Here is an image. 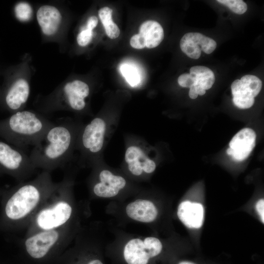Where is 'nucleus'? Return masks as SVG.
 <instances>
[{"mask_svg":"<svg viewBox=\"0 0 264 264\" xmlns=\"http://www.w3.org/2000/svg\"><path fill=\"white\" fill-rule=\"evenodd\" d=\"M120 70L131 86L134 87L139 83L140 77L135 67L127 64H124L121 66Z\"/></svg>","mask_w":264,"mask_h":264,"instance_id":"nucleus-22","label":"nucleus"},{"mask_svg":"<svg viewBox=\"0 0 264 264\" xmlns=\"http://www.w3.org/2000/svg\"><path fill=\"white\" fill-rule=\"evenodd\" d=\"M34 167L25 151L0 138V170L19 174L26 172Z\"/></svg>","mask_w":264,"mask_h":264,"instance_id":"nucleus-7","label":"nucleus"},{"mask_svg":"<svg viewBox=\"0 0 264 264\" xmlns=\"http://www.w3.org/2000/svg\"><path fill=\"white\" fill-rule=\"evenodd\" d=\"M189 96L192 99H195L198 97V95L196 91L195 86H193L190 88Z\"/></svg>","mask_w":264,"mask_h":264,"instance_id":"nucleus-32","label":"nucleus"},{"mask_svg":"<svg viewBox=\"0 0 264 264\" xmlns=\"http://www.w3.org/2000/svg\"><path fill=\"white\" fill-rule=\"evenodd\" d=\"M130 44L134 48L142 49L146 47V41L143 37L138 33L131 38Z\"/></svg>","mask_w":264,"mask_h":264,"instance_id":"nucleus-29","label":"nucleus"},{"mask_svg":"<svg viewBox=\"0 0 264 264\" xmlns=\"http://www.w3.org/2000/svg\"><path fill=\"white\" fill-rule=\"evenodd\" d=\"M217 1L226 6L237 14H242L247 9V4L242 0H218Z\"/></svg>","mask_w":264,"mask_h":264,"instance_id":"nucleus-23","label":"nucleus"},{"mask_svg":"<svg viewBox=\"0 0 264 264\" xmlns=\"http://www.w3.org/2000/svg\"><path fill=\"white\" fill-rule=\"evenodd\" d=\"M15 77L1 95V103L11 114L25 109L30 94L33 72L31 58L25 55L18 65Z\"/></svg>","mask_w":264,"mask_h":264,"instance_id":"nucleus-4","label":"nucleus"},{"mask_svg":"<svg viewBox=\"0 0 264 264\" xmlns=\"http://www.w3.org/2000/svg\"><path fill=\"white\" fill-rule=\"evenodd\" d=\"M105 256V254L103 255L102 252H99L89 260L84 261L82 264H106Z\"/></svg>","mask_w":264,"mask_h":264,"instance_id":"nucleus-30","label":"nucleus"},{"mask_svg":"<svg viewBox=\"0 0 264 264\" xmlns=\"http://www.w3.org/2000/svg\"><path fill=\"white\" fill-rule=\"evenodd\" d=\"M90 94L89 85L84 81L67 80L52 92L39 96L35 103L37 111L41 113L72 110L81 111L86 107V100Z\"/></svg>","mask_w":264,"mask_h":264,"instance_id":"nucleus-3","label":"nucleus"},{"mask_svg":"<svg viewBox=\"0 0 264 264\" xmlns=\"http://www.w3.org/2000/svg\"><path fill=\"white\" fill-rule=\"evenodd\" d=\"M180 220L187 227L199 228L204 220V208L199 203L184 201L178 205L177 211Z\"/></svg>","mask_w":264,"mask_h":264,"instance_id":"nucleus-15","label":"nucleus"},{"mask_svg":"<svg viewBox=\"0 0 264 264\" xmlns=\"http://www.w3.org/2000/svg\"><path fill=\"white\" fill-rule=\"evenodd\" d=\"M262 87L261 80L257 76L246 75L235 80L231 88L233 98H255Z\"/></svg>","mask_w":264,"mask_h":264,"instance_id":"nucleus-16","label":"nucleus"},{"mask_svg":"<svg viewBox=\"0 0 264 264\" xmlns=\"http://www.w3.org/2000/svg\"><path fill=\"white\" fill-rule=\"evenodd\" d=\"M39 187L29 183L20 187L8 199L6 206L7 216L12 220L21 219L30 212L40 200Z\"/></svg>","mask_w":264,"mask_h":264,"instance_id":"nucleus-6","label":"nucleus"},{"mask_svg":"<svg viewBox=\"0 0 264 264\" xmlns=\"http://www.w3.org/2000/svg\"><path fill=\"white\" fill-rule=\"evenodd\" d=\"M190 74L195 79V85L199 86L205 90L211 88L215 81L213 72L204 66H192L190 69Z\"/></svg>","mask_w":264,"mask_h":264,"instance_id":"nucleus-19","label":"nucleus"},{"mask_svg":"<svg viewBox=\"0 0 264 264\" xmlns=\"http://www.w3.org/2000/svg\"><path fill=\"white\" fill-rule=\"evenodd\" d=\"M36 18L43 40L45 42H62L65 17L62 8L51 4L39 6Z\"/></svg>","mask_w":264,"mask_h":264,"instance_id":"nucleus-5","label":"nucleus"},{"mask_svg":"<svg viewBox=\"0 0 264 264\" xmlns=\"http://www.w3.org/2000/svg\"><path fill=\"white\" fill-rule=\"evenodd\" d=\"M205 36L197 32L186 33L180 41L182 51L193 59H198L201 55L202 45Z\"/></svg>","mask_w":264,"mask_h":264,"instance_id":"nucleus-18","label":"nucleus"},{"mask_svg":"<svg viewBox=\"0 0 264 264\" xmlns=\"http://www.w3.org/2000/svg\"><path fill=\"white\" fill-rule=\"evenodd\" d=\"M256 138L255 132L250 128H243L238 132L229 144L233 159L237 161L246 159L255 146Z\"/></svg>","mask_w":264,"mask_h":264,"instance_id":"nucleus-12","label":"nucleus"},{"mask_svg":"<svg viewBox=\"0 0 264 264\" xmlns=\"http://www.w3.org/2000/svg\"><path fill=\"white\" fill-rule=\"evenodd\" d=\"M233 102L235 106L241 109H246L251 107L254 102V98H233Z\"/></svg>","mask_w":264,"mask_h":264,"instance_id":"nucleus-26","label":"nucleus"},{"mask_svg":"<svg viewBox=\"0 0 264 264\" xmlns=\"http://www.w3.org/2000/svg\"><path fill=\"white\" fill-rule=\"evenodd\" d=\"M264 200L261 199L258 200L256 204V209L259 214L261 221L264 223Z\"/></svg>","mask_w":264,"mask_h":264,"instance_id":"nucleus-31","label":"nucleus"},{"mask_svg":"<svg viewBox=\"0 0 264 264\" xmlns=\"http://www.w3.org/2000/svg\"><path fill=\"white\" fill-rule=\"evenodd\" d=\"M74 129L66 120L54 123L32 147L30 158L34 167L51 169L67 160L74 142Z\"/></svg>","mask_w":264,"mask_h":264,"instance_id":"nucleus-1","label":"nucleus"},{"mask_svg":"<svg viewBox=\"0 0 264 264\" xmlns=\"http://www.w3.org/2000/svg\"><path fill=\"white\" fill-rule=\"evenodd\" d=\"M14 12L16 19L22 22H29L33 17V7L25 1L18 2L14 6Z\"/></svg>","mask_w":264,"mask_h":264,"instance_id":"nucleus-20","label":"nucleus"},{"mask_svg":"<svg viewBox=\"0 0 264 264\" xmlns=\"http://www.w3.org/2000/svg\"><path fill=\"white\" fill-rule=\"evenodd\" d=\"M195 88L198 95H203L206 93V90L198 85H195Z\"/></svg>","mask_w":264,"mask_h":264,"instance_id":"nucleus-33","label":"nucleus"},{"mask_svg":"<svg viewBox=\"0 0 264 264\" xmlns=\"http://www.w3.org/2000/svg\"><path fill=\"white\" fill-rule=\"evenodd\" d=\"M99 180V182L94 185L93 192L97 197L104 198L115 197L126 184L124 177L107 170L100 172Z\"/></svg>","mask_w":264,"mask_h":264,"instance_id":"nucleus-11","label":"nucleus"},{"mask_svg":"<svg viewBox=\"0 0 264 264\" xmlns=\"http://www.w3.org/2000/svg\"><path fill=\"white\" fill-rule=\"evenodd\" d=\"M178 83L182 87L190 88L195 85L196 81L190 73H183L178 77Z\"/></svg>","mask_w":264,"mask_h":264,"instance_id":"nucleus-25","label":"nucleus"},{"mask_svg":"<svg viewBox=\"0 0 264 264\" xmlns=\"http://www.w3.org/2000/svg\"><path fill=\"white\" fill-rule=\"evenodd\" d=\"M226 153H227L228 155L231 156V155L232 154V151L230 148H228L227 149Z\"/></svg>","mask_w":264,"mask_h":264,"instance_id":"nucleus-35","label":"nucleus"},{"mask_svg":"<svg viewBox=\"0 0 264 264\" xmlns=\"http://www.w3.org/2000/svg\"><path fill=\"white\" fill-rule=\"evenodd\" d=\"M93 35V29L89 28L85 24L81 27L76 36L77 44L82 47L87 46L91 42Z\"/></svg>","mask_w":264,"mask_h":264,"instance_id":"nucleus-21","label":"nucleus"},{"mask_svg":"<svg viewBox=\"0 0 264 264\" xmlns=\"http://www.w3.org/2000/svg\"><path fill=\"white\" fill-rule=\"evenodd\" d=\"M124 213L128 219L133 221L148 224L156 219L158 211L152 201L137 198L126 204Z\"/></svg>","mask_w":264,"mask_h":264,"instance_id":"nucleus-8","label":"nucleus"},{"mask_svg":"<svg viewBox=\"0 0 264 264\" xmlns=\"http://www.w3.org/2000/svg\"><path fill=\"white\" fill-rule=\"evenodd\" d=\"M125 159L129 170L134 176H140L143 172L152 173L156 168L155 162L147 157L142 150L136 146H131L127 149Z\"/></svg>","mask_w":264,"mask_h":264,"instance_id":"nucleus-14","label":"nucleus"},{"mask_svg":"<svg viewBox=\"0 0 264 264\" xmlns=\"http://www.w3.org/2000/svg\"><path fill=\"white\" fill-rule=\"evenodd\" d=\"M112 10L108 7H104L98 11V15L103 24L105 25L112 21Z\"/></svg>","mask_w":264,"mask_h":264,"instance_id":"nucleus-27","label":"nucleus"},{"mask_svg":"<svg viewBox=\"0 0 264 264\" xmlns=\"http://www.w3.org/2000/svg\"><path fill=\"white\" fill-rule=\"evenodd\" d=\"M53 124L42 113L24 109L0 120V138L25 151L36 145Z\"/></svg>","mask_w":264,"mask_h":264,"instance_id":"nucleus-2","label":"nucleus"},{"mask_svg":"<svg viewBox=\"0 0 264 264\" xmlns=\"http://www.w3.org/2000/svg\"><path fill=\"white\" fill-rule=\"evenodd\" d=\"M139 34L146 41V47L152 48L157 46L164 38V31L161 25L154 21L144 22L139 28Z\"/></svg>","mask_w":264,"mask_h":264,"instance_id":"nucleus-17","label":"nucleus"},{"mask_svg":"<svg viewBox=\"0 0 264 264\" xmlns=\"http://www.w3.org/2000/svg\"><path fill=\"white\" fill-rule=\"evenodd\" d=\"M177 264H196L193 263L192 262H189V261H181L178 263Z\"/></svg>","mask_w":264,"mask_h":264,"instance_id":"nucleus-34","label":"nucleus"},{"mask_svg":"<svg viewBox=\"0 0 264 264\" xmlns=\"http://www.w3.org/2000/svg\"><path fill=\"white\" fill-rule=\"evenodd\" d=\"M105 130L106 124L102 119H92L82 132L81 144L83 148L90 153L99 152L103 145Z\"/></svg>","mask_w":264,"mask_h":264,"instance_id":"nucleus-10","label":"nucleus"},{"mask_svg":"<svg viewBox=\"0 0 264 264\" xmlns=\"http://www.w3.org/2000/svg\"><path fill=\"white\" fill-rule=\"evenodd\" d=\"M217 47V43L215 40L208 37H205L203 44L200 47L201 51L207 54L211 53Z\"/></svg>","mask_w":264,"mask_h":264,"instance_id":"nucleus-28","label":"nucleus"},{"mask_svg":"<svg viewBox=\"0 0 264 264\" xmlns=\"http://www.w3.org/2000/svg\"><path fill=\"white\" fill-rule=\"evenodd\" d=\"M72 208L67 203L61 201L53 208L42 211L37 219L38 225L42 229L50 230L66 222L72 214Z\"/></svg>","mask_w":264,"mask_h":264,"instance_id":"nucleus-9","label":"nucleus"},{"mask_svg":"<svg viewBox=\"0 0 264 264\" xmlns=\"http://www.w3.org/2000/svg\"><path fill=\"white\" fill-rule=\"evenodd\" d=\"M108 36L111 39L117 38L120 35V30L118 26L112 21L103 25Z\"/></svg>","mask_w":264,"mask_h":264,"instance_id":"nucleus-24","label":"nucleus"},{"mask_svg":"<svg viewBox=\"0 0 264 264\" xmlns=\"http://www.w3.org/2000/svg\"><path fill=\"white\" fill-rule=\"evenodd\" d=\"M58 233L54 230L40 233L25 242V247L30 256L35 259L44 257L58 240Z\"/></svg>","mask_w":264,"mask_h":264,"instance_id":"nucleus-13","label":"nucleus"}]
</instances>
